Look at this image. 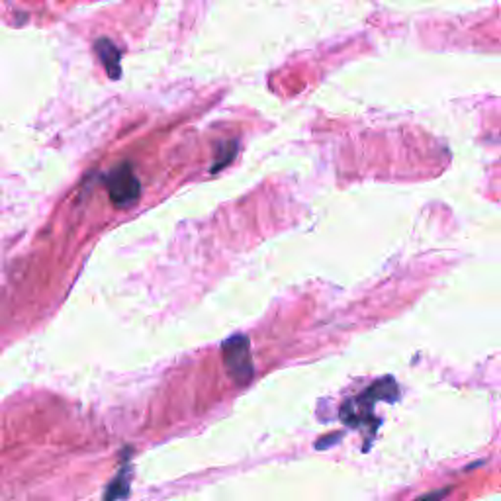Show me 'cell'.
I'll return each instance as SVG.
<instances>
[{"instance_id":"277c9868","label":"cell","mask_w":501,"mask_h":501,"mask_svg":"<svg viewBox=\"0 0 501 501\" xmlns=\"http://www.w3.org/2000/svg\"><path fill=\"white\" fill-rule=\"evenodd\" d=\"M96 51H98L102 63L106 65L108 74L116 79V76L120 74V65H118V63H120V53L116 51V47L112 46L108 39H100V41L96 44Z\"/></svg>"},{"instance_id":"5b68a950","label":"cell","mask_w":501,"mask_h":501,"mask_svg":"<svg viewBox=\"0 0 501 501\" xmlns=\"http://www.w3.org/2000/svg\"><path fill=\"white\" fill-rule=\"evenodd\" d=\"M130 492V466H121L120 474L116 476V480L106 488V497L104 501H118L126 497Z\"/></svg>"},{"instance_id":"3957f363","label":"cell","mask_w":501,"mask_h":501,"mask_svg":"<svg viewBox=\"0 0 501 501\" xmlns=\"http://www.w3.org/2000/svg\"><path fill=\"white\" fill-rule=\"evenodd\" d=\"M106 185H108L110 200L116 206H120V208L133 204L140 198L141 185L138 177L133 175L130 165H121V167L114 168L108 175Z\"/></svg>"},{"instance_id":"8992f818","label":"cell","mask_w":501,"mask_h":501,"mask_svg":"<svg viewBox=\"0 0 501 501\" xmlns=\"http://www.w3.org/2000/svg\"><path fill=\"white\" fill-rule=\"evenodd\" d=\"M450 492V488H443V490H435V492L425 493L423 497H419L417 501H443L446 497V493Z\"/></svg>"},{"instance_id":"6da1fadb","label":"cell","mask_w":501,"mask_h":501,"mask_svg":"<svg viewBox=\"0 0 501 501\" xmlns=\"http://www.w3.org/2000/svg\"><path fill=\"white\" fill-rule=\"evenodd\" d=\"M222 359L223 366L237 386L249 384L255 366H253V356H250L249 339L245 335H233L222 345Z\"/></svg>"},{"instance_id":"7a4b0ae2","label":"cell","mask_w":501,"mask_h":501,"mask_svg":"<svg viewBox=\"0 0 501 501\" xmlns=\"http://www.w3.org/2000/svg\"><path fill=\"white\" fill-rule=\"evenodd\" d=\"M398 398V386L392 378L376 382L374 386H370L368 390L362 394L361 398H356L354 401H349L347 406L341 409V417L347 421L349 425H361L364 417H370L372 403L378 399H386V401H394Z\"/></svg>"}]
</instances>
